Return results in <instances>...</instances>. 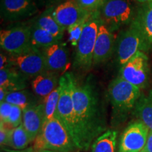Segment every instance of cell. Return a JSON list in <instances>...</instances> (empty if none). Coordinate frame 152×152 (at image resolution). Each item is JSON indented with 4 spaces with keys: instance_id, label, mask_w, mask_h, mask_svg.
<instances>
[{
    "instance_id": "3957f363",
    "label": "cell",
    "mask_w": 152,
    "mask_h": 152,
    "mask_svg": "<svg viewBox=\"0 0 152 152\" xmlns=\"http://www.w3.org/2000/svg\"><path fill=\"white\" fill-rule=\"evenodd\" d=\"M33 149L54 152H72L77 149L64 124L56 117L45 121L41 132L33 142Z\"/></svg>"
},
{
    "instance_id": "7402d4cb",
    "label": "cell",
    "mask_w": 152,
    "mask_h": 152,
    "mask_svg": "<svg viewBox=\"0 0 152 152\" xmlns=\"http://www.w3.org/2000/svg\"><path fill=\"white\" fill-rule=\"evenodd\" d=\"M31 26V45L33 48L42 50L59 42L58 39L45 30L33 23Z\"/></svg>"
},
{
    "instance_id": "4fadbf2b",
    "label": "cell",
    "mask_w": 152,
    "mask_h": 152,
    "mask_svg": "<svg viewBox=\"0 0 152 152\" xmlns=\"http://www.w3.org/2000/svg\"><path fill=\"white\" fill-rule=\"evenodd\" d=\"M115 39L114 34L102 22L98 30L93 54V66L104 64L115 52Z\"/></svg>"
},
{
    "instance_id": "7a4b0ae2",
    "label": "cell",
    "mask_w": 152,
    "mask_h": 152,
    "mask_svg": "<svg viewBox=\"0 0 152 152\" xmlns=\"http://www.w3.org/2000/svg\"><path fill=\"white\" fill-rule=\"evenodd\" d=\"M141 90L118 76L109 85L107 96L113 109L114 123L123 121L133 111Z\"/></svg>"
},
{
    "instance_id": "f546056e",
    "label": "cell",
    "mask_w": 152,
    "mask_h": 152,
    "mask_svg": "<svg viewBox=\"0 0 152 152\" xmlns=\"http://www.w3.org/2000/svg\"><path fill=\"white\" fill-rule=\"evenodd\" d=\"M12 107V104L8 102H0V120L1 122L7 124Z\"/></svg>"
},
{
    "instance_id": "83f0119b",
    "label": "cell",
    "mask_w": 152,
    "mask_h": 152,
    "mask_svg": "<svg viewBox=\"0 0 152 152\" xmlns=\"http://www.w3.org/2000/svg\"><path fill=\"white\" fill-rule=\"evenodd\" d=\"M82 9L87 12L94 14L100 10L104 4L102 0H75Z\"/></svg>"
},
{
    "instance_id": "e0dca14e",
    "label": "cell",
    "mask_w": 152,
    "mask_h": 152,
    "mask_svg": "<svg viewBox=\"0 0 152 152\" xmlns=\"http://www.w3.org/2000/svg\"><path fill=\"white\" fill-rule=\"evenodd\" d=\"M132 22L143 38L146 52L152 49V1L142 4L137 11Z\"/></svg>"
},
{
    "instance_id": "5bb4252c",
    "label": "cell",
    "mask_w": 152,
    "mask_h": 152,
    "mask_svg": "<svg viewBox=\"0 0 152 152\" xmlns=\"http://www.w3.org/2000/svg\"><path fill=\"white\" fill-rule=\"evenodd\" d=\"M47 71L57 74L64 73L70 66L68 49L65 44L59 42L42 49Z\"/></svg>"
},
{
    "instance_id": "603a6c76",
    "label": "cell",
    "mask_w": 152,
    "mask_h": 152,
    "mask_svg": "<svg viewBox=\"0 0 152 152\" xmlns=\"http://www.w3.org/2000/svg\"><path fill=\"white\" fill-rule=\"evenodd\" d=\"M117 135L115 130H106L93 142L91 152H116Z\"/></svg>"
},
{
    "instance_id": "ffe728a7",
    "label": "cell",
    "mask_w": 152,
    "mask_h": 152,
    "mask_svg": "<svg viewBox=\"0 0 152 152\" xmlns=\"http://www.w3.org/2000/svg\"><path fill=\"white\" fill-rule=\"evenodd\" d=\"M133 114L152 131V90L147 94L142 93L133 109Z\"/></svg>"
},
{
    "instance_id": "1f68e13d",
    "label": "cell",
    "mask_w": 152,
    "mask_h": 152,
    "mask_svg": "<svg viewBox=\"0 0 152 152\" xmlns=\"http://www.w3.org/2000/svg\"><path fill=\"white\" fill-rule=\"evenodd\" d=\"M9 66H10L9 57L7 56L5 54L1 52V55H0V70L4 69Z\"/></svg>"
},
{
    "instance_id": "836d02e7",
    "label": "cell",
    "mask_w": 152,
    "mask_h": 152,
    "mask_svg": "<svg viewBox=\"0 0 152 152\" xmlns=\"http://www.w3.org/2000/svg\"><path fill=\"white\" fill-rule=\"evenodd\" d=\"M144 150L147 152H152V131L149 132L147 144H146Z\"/></svg>"
},
{
    "instance_id": "d4e9b609",
    "label": "cell",
    "mask_w": 152,
    "mask_h": 152,
    "mask_svg": "<svg viewBox=\"0 0 152 152\" xmlns=\"http://www.w3.org/2000/svg\"><path fill=\"white\" fill-rule=\"evenodd\" d=\"M30 142L28 132L21 124L16 128L11 129L7 147L15 150H22L28 148Z\"/></svg>"
},
{
    "instance_id": "4dcf8cb0",
    "label": "cell",
    "mask_w": 152,
    "mask_h": 152,
    "mask_svg": "<svg viewBox=\"0 0 152 152\" xmlns=\"http://www.w3.org/2000/svg\"><path fill=\"white\" fill-rule=\"evenodd\" d=\"M11 128H9V125L1 122L0 123V144L1 147H7Z\"/></svg>"
},
{
    "instance_id": "e575fe53",
    "label": "cell",
    "mask_w": 152,
    "mask_h": 152,
    "mask_svg": "<svg viewBox=\"0 0 152 152\" xmlns=\"http://www.w3.org/2000/svg\"><path fill=\"white\" fill-rule=\"evenodd\" d=\"M9 93L10 92H9L8 91L4 90L2 88H0V102H4L7 95H8Z\"/></svg>"
},
{
    "instance_id": "ac0fdd59",
    "label": "cell",
    "mask_w": 152,
    "mask_h": 152,
    "mask_svg": "<svg viewBox=\"0 0 152 152\" xmlns=\"http://www.w3.org/2000/svg\"><path fill=\"white\" fill-rule=\"evenodd\" d=\"M28 79L12 66L0 70V88L9 92L25 90Z\"/></svg>"
},
{
    "instance_id": "8d00e7d4",
    "label": "cell",
    "mask_w": 152,
    "mask_h": 152,
    "mask_svg": "<svg viewBox=\"0 0 152 152\" xmlns=\"http://www.w3.org/2000/svg\"><path fill=\"white\" fill-rule=\"evenodd\" d=\"M34 152H54L52 151H50V150H38V151H35Z\"/></svg>"
},
{
    "instance_id": "cb8c5ba5",
    "label": "cell",
    "mask_w": 152,
    "mask_h": 152,
    "mask_svg": "<svg viewBox=\"0 0 152 152\" xmlns=\"http://www.w3.org/2000/svg\"><path fill=\"white\" fill-rule=\"evenodd\" d=\"M4 102H8L18 106L23 111L30 106H33L40 104L38 102L37 98L28 90H23L10 92L7 95Z\"/></svg>"
},
{
    "instance_id": "ba28073f",
    "label": "cell",
    "mask_w": 152,
    "mask_h": 152,
    "mask_svg": "<svg viewBox=\"0 0 152 152\" xmlns=\"http://www.w3.org/2000/svg\"><path fill=\"white\" fill-rule=\"evenodd\" d=\"M0 46L9 56H16L33 48L31 26H19L1 30Z\"/></svg>"
},
{
    "instance_id": "9a60e30c",
    "label": "cell",
    "mask_w": 152,
    "mask_h": 152,
    "mask_svg": "<svg viewBox=\"0 0 152 152\" xmlns=\"http://www.w3.org/2000/svg\"><path fill=\"white\" fill-rule=\"evenodd\" d=\"M35 11L33 0H1V18L8 21L27 18Z\"/></svg>"
},
{
    "instance_id": "f35d334b",
    "label": "cell",
    "mask_w": 152,
    "mask_h": 152,
    "mask_svg": "<svg viewBox=\"0 0 152 152\" xmlns=\"http://www.w3.org/2000/svg\"><path fill=\"white\" fill-rule=\"evenodd\" d=\"M102 1H104V2H105V1H106V0H102Z\"/></svg>"
},
{
    "instance_id": "2e32d148",
    "label": "cell",
    "mask_w": 152,
    "mask_h": 152,
    "mask_svg": "<svg viewBox=\"0 0 152 152\" xmlns=\"http://www.w3.org/2000/svg\"><path fill=\"white\" fill-rule=\"evenodd\" d=\"M45 123V107L43 103L30 106L23 111V123L31 142L35 140Z\"/></svg>"
},
{
    "instance_id": "d590c367",
    "label": "cell",
    "mask_w": 152,
    "mask_h": 152,
    "mask_svg": "<svg viewBox=\"0 0 152 152\" xmlns=\"http://www.w3.org/2000/svg\"><path fill=\"white\" fill-rule=\"evenodd\" d=\"M134 1H135L138 3L142 4H144L151 2V1H152V0H134Z\"/></svg>"
},
{
    "instance_id": "7c38bea8",
    "label": "cell",
    "mask_w": 152,
    "mask_h": 152,
    "mask_svg": "<svg viewBox=\"0 0 152 152\" xmlns=\"http://www.w3.org/2000/svg\"><path fill=\"white\" fill-rule=\"evenodd\" d=\"M92 14L82 9L75 0H67L52 11L55 20L65 30L81 20L90 18Z\"/></svg>"
},
{
    "instance_id": "30bf717a",
    "label": "cell",
    "mask_w": 152,
    "mask_h": 152,
    "mask_svg": "<svg viewBox=\"0 0 152 152\" xmlns=\"http://www.w3.org/2000/svg\"><path fill=\"white\" fill-rule=\"evenodd\" d=\"M9 64L29 80L47 71L42 51L32 48L16 56H9Z\"/></svg>"
},
{
    "instance_id": "44dd1931",
    "label": "cell",
    "mask_w": 152,
    "mask_h": 152,
    "mask_svg": "<svg viewBox=\"0 0 152 152\" xmlns=\"http://www.w3.org/2000/svg\"><path fill=\"white\" fill-rule=\"evenodd\" d=\"M53 9H48L37 18L34 23L49 32V33L61 41L64 36L65 29L55 20L52 15Z\"/></svg>"
},
{
    "instance_id": "277c9868",
    "label": "cell",
    "mask_w": 152,
    "mask_h": 152,
    "mask_svg": "<svg viewBox=\"0 0 152 152\" xmlns=\"http://www.w3.org/2000/svg\"><path fill=\"white\" fill-rule=\"evenodd\" d=\"M102 20L99 11L90 17L80 38L75 54L74 66L82 70H89L93 66V54L98 30Z\"/></svg>"
},
{
    "instance_id": "f1b7e54d",
    "label": "cell",
    "mask_w": 152,
    "mask_h": 152,
    "mask_svg": "<svg viewBox=\"0 0 152 152\" xmlns=\"http://www.w3.org/2000/svg\"><path fill=\"white\" fill-rule=\"evenodd\" d=\"M23 123V110L18 106L13 105L11 113L9 115L8 123L7 125H10L11 128H16ZM6 124V123H5Z\"/></svg>"
},
{
    "instance_id": "ab89813d",
    "label": "cell",
    "mask_w": 152,
    "mask_h": 152,
    "mask_svg": "<svg viewBox=\"0 0 152 152\" xmlns=\"http://www.w3.org/2000/svg\"><path fill=\"white\" fill-rule=\"evenodd\" d=\"M75 152H79V151H75Z\"/></svg>"
},
{
    "instance_id": "d6a6232c",
    "label": "cell",
    "mask_w": 152,
    "mask_h": 152,
    "mask_svg": "<svg viewBox=\"0 0 152 152\" xmlns=\"http://www.w3.org/2000/svg\"><path fill=\"white\" fill-rule=\"evenodd\" d=\"M35 149H33V147H28L25 149L22 150H15L12 149H9L8 147H1V152H34Z\"/></svg>"
},
{
    "instance_id": "74e56055",
    "label": "cell",
    "mask_w": 152,
    "mask_h": 152,
    "mask_svg": "<svg viewBox=\"0 0 152 152\" xmlns=\"http://www.w3.org/2000/svg\"><path fill=\"white\" fill-rule=\"evenodd\" d=\"M140 152H147V151H145V150L144 149V150H142V151H140Z\"/></svg>"
},
{
    "instance_id": "8fae6325",
    "label": "cell",
    "mask_w": 152,
    "mask_h": 152,
    "mask_svg": "<svg viewBox=\"0 0 152 152\" xmlns=\"http://www.w3.org/2000/svg\"><path fill=\"white\" fill-rule=\"evenodd\" d=\"M149 130L141 121L130 123L119 140L118 152H140L145 148Z\"/></svg>"
},
{
    "instance_id": "d6986e66",
    "label": "cell",
    "mask_w": 152,
    "mask_h": 152,
    "mask_svg": "<svg viewBox=\"0 0 152 152\" xmlns=\"http://www.w3.org/2000/svg\"><path fill=\"white\" fill-rule=\"evenodd\" d=\"M59 85L58 74L45 71L33 79L31 86L36 96L45 99Z\"/></svg>"
},
{
    "instance_id": "9c48e42d",
    "label": "cell",
    "mask_w": 152,
    "mask_h": 152,
    "mask_svg": "<svg viewBox=\"0 0 152 152\" xmlns=\"http://www.w3.org/2000/svg\"><path fill=\"white\" fill-rule=\"evenodd\" d=\"M149 71L147 55L145 52H139L120 68L118 77L142 90L149 83Z\"/></svg>"
},
{
    "instance_id": "5b68a950",
    "label": "cell",
    "mask_w": 152,
    "mask_h": 152,
    "mask_svg": "<svg viewBox=\"0 0 152 152\" xmlns=\"http://www.w3.org/2000/svg\"><path fill=\"white\" fill-rule=\"evenodd\" d=\"M75 80V77L71 73H66L59 77L61 95L56 117L64 124L75 144L76 130L73 98V83Z\"/></svg>"
},
{
    "instance_id": "8992f818",
    "label": "cell",
    "mask_w": 152,
    "mask_h": 152,
    "mask_svg": "<svg viewBox=\"0 0 152 152\" xmlns=\"http://www.w3.org/2000/svg\"><path fill=\"white\" fill-rule=\"evenodd\" d=\"M139 52H146L143 38L132 21L128 28L122 30L115 39V56L120 68Z\"/></svg>"
},
{
    "instance_id": "52a82bcc",
    "label": "cell",
    "mask_w": 152,
    "mask_h": 152,
    "mask_svg": "<svg viewBox=\"0 0 152 152\" xmlns=\"http://www.w3.org/2000/svg\"><path fill=\"white\" fill-rule=\"evenodd\" d=\"M99 14L102 22L113 33L121 26L130 24L134 18L132 6L127 0H106Z\"/></svg>"
},
{
    "instance_id": "484cf974",
    "label": "cell",
    "mask_w": 152,
    "mask_h": 152,
    "mask_svg": "<svg viewBox=\"0 0 152 152\" xmlns=\"http://www.w3.org/2000/svg\"><path fill=\"white\" fill-rule=\"evenodd\" d=\"M61 95V87H56L52 93L43 99L42 103L45 107V121L56 117L57 107Z\"/></svg>"
},
{
    "instance_id": "6da1fadb",
    "label": "cell",
    "mask_w": 152,
    "mask_h": 152,
    "mask_svg": "<svg viewBox=\"0 0 152 152\" xmlns=\"http://www.w3.org/2000/svg\"><path fill=\"white\" fill-rule=\"evenodd\" d=\"M73 98L76 130L75 145L87 151L99 136L106 132L105 110L96 85L87 80L83 85L73 83Z\"/></svg>"
},
{
    "instance_id": "4316f807",
    "label": "cell",
    "mask_w": 152,
    "mask_h": 152,
    "mask_svg": "<svg viewBox=\"0 0 152 152\" xmlns=\"http://www.w3.org/2000/svg\"><path fill=\"white\" fill-rule=\"evenodd\" d=\"M90 18L81 20V21L71 26L68 29V41L70 42V43L73 46H77V42H78L80 38L82 35V33L83 32V30H84L85 27V25H86Z\"/></svg>"
}]
</instances>
